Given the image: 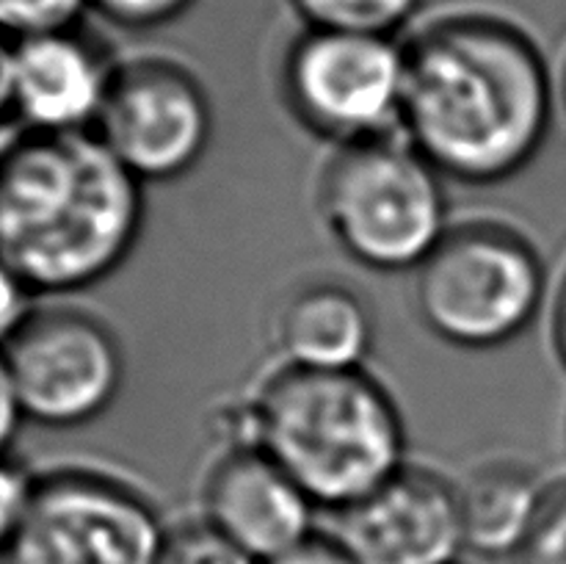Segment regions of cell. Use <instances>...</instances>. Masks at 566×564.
Listing matches in <instances>:
<instances>
[{
	"label": "cell",
	"instance_id": "cell-10",
	"mask_svg": "<svg viewBox=\"0 0 566 564\" xmlns=\"http://www.w3.org/2000/svg\"><path fill=\"white\" fill-rule=\"evenodd\" d=\"M329 518V536L354 564H457L468 551L457 479L431 464H403Z\"/></svg>",
	"mask_w": 566,
	"mask_h": 564
},
{
	"label": "cell",
	"instance_id": "cell-3",
	"mask_svg": "<svg viewBox=\"0 0 566 564\" xmlns=\"http://www.w3.org/2000/svg\"><path fill=\"white\" fill-rule=\"evenodd\" d=\"M224 442L269 453L321 512H340L409 464V429L390 387L357 370L274 363L227 415Z\"/></svg>",
	"mask_w": 566,
	"mask_h": 564
},
{
	"label": "cell",
	"instance_id": "cell-6",
	"mask_svg": "<svg viewBox=\"0 0 566 564\" xmlns=\"http://www.w3.org/2000/svg\"><path fill=\"white\" fill-rule=\"evenodd\" d=\"M169 523L136 481L97 464L36 473L0 564H155Z\"/></svg>",
	"mask_w": 566,
	"mask_h": 564
},
{
	"label": "cell",
	"instance_id": "cell-16",
	"mask_svg": "<svg viewBox=\"0 0 566 564\" xmlns=\"http://www.w3.org/2000/svg\"><path fill=\"white\" fill-rule=\"evenodd\" d=\"M155 564H260L247 551L227 540L202 514L180 520L166 529Z\"/></svg>",
	"mask_w": 566,
	"mask_h": 564
},
{
	"label": "cell",
	"instance_id": "cell-13",
	"mask_svg": "<svg viewBox=\"0 0 566 564\" xmlns=\"http://www.w3.org/2000/svg\"><path fill=\"white\" fill-rule=\"evenodd\" d=\"M379 315L368 293L343 276H307L287 288L271 313L276 363L315 370L368 368Z\"/></svg>",
	"mask_w": 566,
	"mask_h": 564
},
{
	"label": "cell",
	"instance_id": "cell-15",
	"mask_svg": "<svg viewBox=\"0 0 566 564\" xmlns=\"http://www.w3.org/2000/svg\"><path fill=\"white\" fill-rule=\"evenodd\" d=\"M426 0H287L304 28L392 36L420 14Z\"/></svg>",
	"mask_w": 566,
	"mask_h": 564
},
{
	"label": "cell",
	"instance_id": "cell-18",
	"mask_svg": "<svg viewBox=\"0 0 566 564\" xmlns=\"http://www.w3.org/2000/svg\"><path fill=\"white\" fill-rule=\"evenodd\" d=\"M517 564H566V481L551 484L534 531L523 551L514 556Z\"/></svg>",
	"mask_w": 566,
	"mask_h": 564
},
{
	"label": "cell",
	"instance_id": "cell-24",
	"mask_svg": "<svg viewBox=\"0 0 566 564\" xmlns=\"http://www.w3.org/2000/svg\"><path fill=\"white\" fill-rule=\"evenodd\" d=\"M547 330H551V348L556 354L558 365L566 370V269L553 288L551 307H547Z\"/></svg>",
	"mask_w": 566,
	"mask_h": 564
},
{
	"label": "cell",
	"instance_id": "cell-26",
	"mask_svg": "<svg viewBox=\"0 0 566 564\" xmlns=\"http://www.w3.org/2000/svg\"><path fill=\"white\" fill-rule=\"evenodd\" d=\"M558 103H562V108H564V114H566V61H564L562 77H558Z\"/></svg>",
	"mask_w": 566,
	"mask_h": 564
},
{
	"label": "cell",
	"instance_id": "cell-20",
	"mask_svg": "<svg viewBox=\"0 0 566 564\" xmlns=\"http://www.w3.org/2000/svg\"><path fill=\"white\" fill-rule=\"evenodd\" d=\"M33 484H36V473L28 470L20 459H14L11 453L0 457V556L11 545L22 518H25Z\"/></svg>",
	"mask_w": 566,
	"mask_h": 564
},
{
	"label": "cell",
	"instance_id": "cell-14",
	"mask_svg": "<svg viewBox=\"0 0 566 564\" xmlns=\"http://www.w3.org/2000/svg\"><path fill=\"white\" fill-rule=\"evenodd\" d=\"M457 490L464 547L484 558H514L539 520L551 484L525 459L492 457L457 479Z\"/></svg>",
	"mask_w": 566,
	"mask_h": 564
},
{
	"label": "cell",
	"instance_id": "cell-5",
	"mask_svg": "<svg viewBox=\"0 0 566 564\" xmlns=\"http://www.w3.org/2000/svg\"><path fill=\"white\" fill-rule=\"evenodd\" d=\"M551 271L528 232L495 216L453 221L412 274L423 330L459 352H495L551 307Z\"/></svg>",
	"mask_w": 566,
	"mask_h": 564
},
{
	"label": "cell",
	"instance_id": "cell-25",
	"mask_svg": "<svg viewBox=\"0 0 566 564\" xmlns=\"http://www.w3.org/2000/svg\"><path fill=\"white\" fill-rule=\"evenodd\" d=\"M14 116V42L0 36V125Z\"/></svg>",
	"mask_w": 566,
	"mask_h": 564
},
{
	"label": "cell",
	"instance_id": "cell-21",
	"mask_svg": "<svg viewBox=\"0 0 566 564\" xmlns=\"http://www.w3.org/2000/svg\"><path fill=\"white\" fill-rule=\"evenodd\" d=\"M36 307V293L22 282V276L0 260V348L28 321Z\"/></svg>",
	"mask_w": 566,
	"mask_h": 564
},
{
	"label": "cell",
	"instance_id": "cell-19",
	"mask_svg": "<svg viewBox=\"0 0 566 564\" xmlns=\"http://www.w3.org/2000/svg\"><path fill=\"white\" fill-rule=\"evenodd\" d=\"M197 0H88L105 22L125 31H158L180 20Z\"/></svg>",
	"mask_w": 566,
	"mask_h": 564
},
{
	"label": "cell",
	"instance_id": "cell-12",
	"mask_svg": "<svg viewBox=\"0 0 566 564\" xmlns=\"http://www.w3.org/2000/svg\"><path fill=\"white\" fill-rule=\"evenodd\" d=\"M116 61L77 25L14 42V119L22 130L94 133Z\"/></svg>",
	"mask_w": 566,
	"mask_h": 564
},
{
	"label": "cell",
	"instance_id": "cell-22",
	"mask_svg": "<svg viewBox=\"0 0 566 564\" xmlns=\"http://www.w3.org/2000/svg\"><path fill=\"white\" fill-rule=\"evenodd\" d=\"M22 420H25V415H22L20 398H17V387L14 379H11L9 363H6L3 348H0V457L9 453Z\"/></svg>",
	"mask_w": 566,
	"mask_h": 564
},
{
	"label": "cell",
	"instance_id": "cell-7",
	"mask_svg": "<svg viewBox=\"0 0 566 564\" xmlns=\"http://www.w3.org/2000/svg\"><path fill=\"white\" fill-rule=\"evenodd\" d=\"M403 42L304 28L280 64V100L291 119L335 147L401 133Z\"/></svg>",
	"mask_w": 566,
	"mask_h": 564
},
{
	"label": "cell",
	"instance_id": "cell-4",
	"mask_svg": "<svg viewBox=\"0 0 566 564\" xmlns=\"http://www.w3.org/2000/svg\"><path fill=\"white\" fill-rule=\"evenodd\" d=\"M315 210L332 243L374 274H415L453 224L448 180L403 133L332 149Z\"/></svg>",
	"mask_w": 566,
	"mask_h": 564
},
{
	"label": "cell",
	"instance_id": "cell-8",
	"mask_svg": "<svg viewBox=\"0 0 566 564\" xmlns=\"http://www.w3.org/2000/svg\"><path fill=\"white\" fill-rule=\"evenodd\" d=\"M25 420L81 429L103 418L125 390L127 354L119 332L77 304H36L3 346Z\"/></svg>",
	"mask_w": 566,
	"mask_h": 564
},
{
	"label": "cell",
	"instance_id": "cell-9",
	"mask_svg": "<svg viewBox=\"0 0 566 564\" xmlns=\"http://www.w3.org/2000/svg\"><path fill=\"white\" fill-rule=\"evenodd\" d=\"M94 133L144 186L177 182L210 153L216 108L186 61L138 53L116 61Z\"/></svg>",
	"mask_w": 566,
	"mask_h": 564
},
{
	"label": "cell",
	"instance_id": "cell-23",
	"mask_svg": "<svg viewBox=\"0 0 566 564\" xmlns=\"http://www.w3.org/2000/svg\"><path fill=\"white\" fill-rule=\"evenodd\" d=\"M269 564H354V562L329 534H315L313 540L293 547L291 553H285V556L274 558V562Z\"/></svg>",
	"mask_w": 566,
	"mask_h": 564
},
{
	"label": "cell",
	"instance_id": "cell-1",
	"mask_svg": "<svg viewBox=\"0 0 566 564\" xmlns=\"http://www.w3.org/2000/svg\"><path fill=\"white\" fill-rule=\"evenodd\" d=\"M401 133L459 186L523 175L551 138L558 81L520 22L492 11H448L403 39Z\"/></svg>",
	"mask_w": 566,
	"mask_h": 564
},
{
	"label": "cell",
	"instance_id": "cell-2",
	"mask_svg": "<svg viewBox=\"0 0 566 564\" xmlns=\"http://www.w3.org/2000/svg\"><path fill=\"white\" fill-rule=\"evenodd\" d=\"M144 188L97 133H17L0 147V260L36 296L103 285L142 241Z\"/></svg>",
	"mask_w": 566,
	"mask_h": 564
},
{
	"label": "cell",
	"instance_id": "cell-17",
	"mask_svg": "<svg viewBox=\"0 0 566 564\" xmlns=\"http://www.w3.org/2000/svg\"><path fill=\"white\" fill-rule=\"evenodd\" d=\"M83 11H88V0H0V36L20 42L77 25Z\"/></svg>",
	"mask_w": 566,
	"mask_h": 564
},
{
	"label": "cell",
	"instance_id": "cell-11",
	"mask_svg": "<svg viewBox=\"0 0 566 564\" xmlns=\"http://www.w3.org/2000/svg\"><path fill=\"white\" fill-rule=\"evenodd\" d=\"M318 512L285 468L247 442H221L199 490V514L260 564L313 540Z\"/></svg>",
	"mask_w": 566,
	"mask_h": 564
}]
</instances>
